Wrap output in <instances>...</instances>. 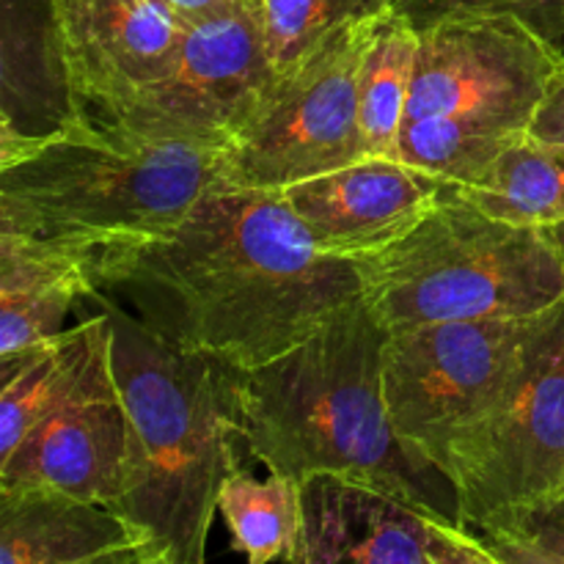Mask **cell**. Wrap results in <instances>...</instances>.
I'll return each mask as SVG.
<instances>
[{"label": "cell", "mask_w": 564, "mask_h": 564, "mask_svg": "<svg viewBox=\"0 0 564 564\" xmlns=\"http://www.w3.org/2000/svg\"><path fill=\"white\" fill-rule=\"evenodd\" d=\"M545 235L551 237V242H554L556 251H560V257H562V262H564V220H562V224L545 226Z\"/></svg>", "instance_id": "obj_29"}, {"label": "cell", "mask_w": 564, "mask_h": 564, "mask_svg": "<svg viewBox=\"0 0 564 564\" xmlns=\"http://www.w3.org/2000/svg\"><path fill=\"white\" fill-rule=\"evenodd\" d=\"M147 540L105 505L53 488L0 490V564H80Z\"/></svg>", "instance_id": "obj_15"}, {"label": "cell", "mask_w": 564, "mask_h": 564, "mask_svg": "<svg viewBox=\"0 0 564 564\" xmlns=\"http://www.w3.org/2000/svg\"><path fill=\"white\" fill-rule=\"evenodd\" d=\"M77 113H108L176 64L185 22L158 0H50Z\"/></svg>", "instance_id": "obj_12"}, {"label": "cell", "mask_w": 564, "mask_h": 564, "mask_svg": "<svg viewBox=\"0 0 564 564\" xmlns=\"http://www.w3.org/2000/svg\"><path fill=\"white\" fill-rule=\"evenodd\" d=\"M551 314L389 330L383 394L397 438L444 471L452 441L499 402Z\"/></svg>", "instance_id": "obj_8"}, {"label": "cell", "mask_w": 564, "mask_h": 564, "mask_svg": "<svg viewBox=\"0 0 564 564\" xmlns=\"http://www.w3.org/2000/svg\"><path fill=\"white\" fill-rule=\"evenodd\" d=\"M268 50L275 72L301 64L350 22L391 9V0H262Z\"/></svg>", "instance_id": "obj_21"}, {"label": "cell", "mask_w": 564, "mask_h": 564, "mask_svg": "<svg viewBox=\"0 0 564 564\" xmlns=\"http://www.w3.org/2000/svg\"><path fill=\"white\" fill-rule=\"evenodd\" d=\"M427 564H435V560H433V556H430V562Z\"/></svg>", "instance_id": "obj_30"}, {"label": "cell", "mask_w": 564, "mask_h": 564, "mask_svg": "<svg viewBox=\"0 0 564 564\" xmlns=\"http://www.w3.org/2000/svg\"><path fill=\"white\" fill-rule=\"evenodd\" d=\"M110 345L113 323L105 312L0 361V457L11 455L75 391L88 367Z\"/></svg>", "instance_id": "obj_17"}, {"label": "cell", "mask_w": 564, "mask_h": 564, "mask_svg": "<svg viewBox=\"0 0 564 564\" xmlns=\"http://www.w3.org/2000/svg\"><path fill=\"white\" fill-rule=\"evenodd\" d=\"M224 182V147L147 141L86 116L0 141V235L83 253L165 240Z\"/></svg>", "instance_id": "obj_3"}, {"label": "cell", "mask_w": 564, "mask_h": 564, "mask_svg": "<svg viewBox=\"0 0 564 564\" xmlns=\"http://www.w3.org/2000/svg\"><path fill=\"white\" fill-rule=\"evenodd\" d=\"M427 549L435 564H501L471 529L435 521V518L430 521Z\"/></svg>", "instance_id": "obj_24"}, {"label": "cell", "mask_w": 564, "mask_h": 564, "mask_svg": "<svg viewBox=\"0 0 564 564\" xmlns=\"http://www.w3.org/2000/svg\"><path fill=\"white\" fill-rule=\"evenodd\" d=\"M158 3L165 6L174 17H180L182 22H193L213 14V11L224 9V6L231 3V0H158Z\"/></svg>", "instance_id": "obj_28"}, {"label": "cell", "mask_w": 564, "mask_h": 564, "mask_svg": "<svg viewBox=\"0 0 564 564\" xmlns=\"http://www.w3.org/2000/svg\"><path fill=\"white\" fill-rule=\"evenodd\" d=\"M275 77L262 0H231L185 22L176 64L163 80L124 99L91 124L147 141L224 147Z\"/></svg>", "instance_id": "obj_10"}, {"label": "cell", "mask_w": 564, "mask_h": 564, "mask_svg": "<svg viewBox=\"0 0 564 564\" xmlns=\"http://www.w3.org/2000/svg\"><path fill=\"white\" fill-rule=\"evenodd\" d=\"M97 286L91 257L0 235V361L66 330V314Z\"/></svg>", "instance_id": "obj_16"}, {"label": "cell", "mask_w": 564, "mask_h": 564, "mask_svg": "<svg viewBox=\"0 0 564 564\" xmlns=\"http://www.w3.org/2000/svg\"><path fill=\"white\" fill-rule=\"evenodd\" d=\"M419 31L389 9L364 53L358 72V121L367 158L397 160L413 91Z\"/></svg>", "instance_id": "obj_19"}, {"label": "cell", "mask_w": 564, "mask_h": 564, "mask_svg": "<svg viewBox=\"0 0 564 564\" xmlns=\"http://www.w3.org/2000/svg\"><path fill=\"white\" fill-rule=\"evenodd\" d=\"M494 218L521 226H554L564 220V143L521 138L477 182L446 187Z\"/></svg>", "instance_id": "obj_18"}, {"label": "cell", "mask_w": 564, "mask_h": 564, "mask_svg": "<svg viewBox=\"0 0 564 564\" xmlns=\"http://www.w3.org/2000/svg\"><path fill=\"white\" fill-rule=\"evenodd\" d=\"M389 328L356 301L295 350L240 372L246 449L270 474L306 482L345 477L375 485L435 521H460L457 488L413 455L391 427L383 394Z\"/></svg>", "instance_id": "obj_2"}, {"label": "cell", "mask_w": 564, "mask_h": 564, "mask_svg": "<svg viewBox=\"0 0 564 564\" xmlns=\"http://www.w3.org/2000/svg\"><path fill=\"white\" fill-rule=\"evenodd\" d=\"M391 9L416 31L444 20L516 17L564 53V0H391Z\"/></svg>", "instance_id": "obj_22"}, {"label": "cell", "mask_w": 564, "mask_h": 564, "mask_svg": "<svg viewBox=\"0 0 564 564\" xmlns=\"http://www.w3.org/2000/svg\"><path fill=\"white\" fill-rule=\"evenodd\" d=\"M430 521L419 507L345 477L303 482V523L290 564H427Z\"/></svg>", "instance_id": "obj_14"}, {"label": "cell", "mask_w": 564, "mask_h": 564, "mask_svg": "<svg viewBox=\"0 0 564 564\" xmlns=\"http://www.w3.org/2000/svg\"><path fill=\"white\" fill-rule=\"evenodd\" d=\"M529 138H538L545 143H564V69L554 77L532 127Z\"/></svg>", "instance_id": "obj_26"}, {"label": "cell", "mask_w": 564, "mask_h": 564, "mask_svg": "<svg viewBox=\"0 0 564 564\" xmlns=\"http://www.w3.org/2000/svg\"><path fill=\"white\" fill-rule=\"evenodd\" d=\"M485 529H505V532L518 534V538L529 540V543L540 545L551 554L564 556V488L551 494L549 499L538 501L527 510H518L516 516Z\"/></svg>", "instance_id": "obj_23"}, {"label": "cell", "mask_w": 564, "mask_h": 564, "mask_svg": "<svg viewBox=\"0 0 564 564\" xmlns=\"http://www.w3.org/2000/svg\"><path fill=\"white\" fill-rule=\"evenodd\" d=\"M383 14L350 22L301 64L275 72L257 108L226 143L220 185L284 193L367 158L358 72Z\"/></svg>", "instance_id": "obj_7"}, {"label": "cell", "mask_w": 564, "mask_h": 564, "mask_svg": "<svg viewBox=\"0 0 564 564\" xmlns=\"http://www.w3.org/2000/svg\"><path fill=\"white\" fill-rule=\"evenodd\" d=\"M132 463V422L105 347L69 397L0 457V490L53 488L113 510Z\"/></svg>", "instance_id": "obj_11"}, {"label": "cell", "mask_w": 564, "mask_h": 564, "mask_svg": "<svg viewBox=\"0 0 564 564\" xmlns=\"http://www.w3.org/2000/svg\"><path fill=\"white\" fill-rule=\"evenodd\" d=\"M99 286L158 297L149 325L253 372L361 301L350 259L323 253L281 193L218 185L165 240L97 259Z\"/></svg>", "instance_id": "obj_1"}, {"label": "cell", "mask_w": 564, "mask_h": 564, "mask_svg": "<svg viewBox=\"0 0 564 564\" xmlns=\"http://www.w3.org/2000/svg\"><path fill=\"white\" fill-rule=\"evenodd\" d=\"M444 193V182L402 160L364 158L297 182L281 196L319 251L358 259L400 240Z\"/></svg>", "instance_id": "obj_13"}, {"label": "cell", "mask_w": 564, "mask_h": 564, "mask_svg": "<svg viewBox=\"0 0 564 564\" xmlns=\"http://www.w3.org/2000/svg\"><path fill=\"white\" fill-rule=\"evenodd\" d=\"M446 477L479 532L564 488V303L488 413L452 441Z\"/></svg>", "instance_id": "obj_9"}, {"label": "cell", "mask_w": 564, "mask_h": 564, "mask_svg": "<svg viewBox=\"0 0 564 564\" xmlns=\"http://www.w3.org/2000/svg\"><path fill=\"white\" fill-rule=\"evenodd\" d=\"M113 369L132 422V463L113 507L171 564H204L224 485L242 471L240 372L110 306Z\"/></svg>", "instance_id": "obj_4"}, {"label": "cell", "mask_w": 564, "mask_h": 564, "mask_svg": "<svg viewBox=\"0 0 564 564\" xmlns=\"http://www.w3.org/2000/svg\"><path fill=\"white\" fill-rule=\"evenodd\" d=\"M485 543V549L496 556L501 564H564V556L551 554L518 534L505 532V529H482L474 532Z\"/></svg>", "instance_id": "obj_25"}, {"label": "cell", "mask_w": 564, "mask_h": 564, "mask_svg": "<svg viewBox=\"0 0 564 564\" xmlns=\"http://www.w3.org/2000/svg\"><path fill=\"white\" fill-rule=\"evenodd\" d=\"M350 262L389 330L529 319L564 303V262L545 229L494 218L449 193L400 240Z\"/></svg>", "instance_id": "obj_6"}, {"label": "cell", "mask_w": 564, "mask_h": 564, "mask_svg": "<svg viewBox=\"0 0 564 564\" xmlns=\"http://www.w3.org/2000/svg\"><path fill=\"white\" fill-rule=\"evenodd\" d=\"M218 512L246 564L290 562L301 538L303 485L281 474L253 479L242 468L220 490Z\"/></svg>", "instance_id": "obj_20"}, {"label": "cell", "mask_w": 564, "mask_h": 564, "mask_svg": "<svg viewBox=\"0 0 564 564\" xmlns=\"http://www.w3.org/2000/svg\"><path fill=\"white\" fill-rule=\"evenodd\" d=\"M80 564H171L169 556L163 554V549H158L154 543H138L130 549L108 551L102 556H94V560L80 562Z\"/></svg>", "instance_id": "obj_27"}, {"label": "cell", "mask_w": 564, "mask_h": 564, "mask_svg": "<svg viewBox=\"0 0 564 564\" xmlns=\"http://www.w3.org/2000/svg\"><path fill=\"white\" fill-rule=\"evenodd\" d=\"M564 53L516 17L444 20L419 31L397 160L460 187L529 135Z\"/></svg>", "instance_id": "obj_5"}]
</instances>
